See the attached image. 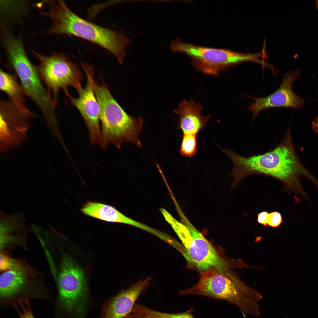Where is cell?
<instances>
[{
	"mask_svg": "<svg viewBox=\"0 0 318 318\" xmlns=\"http://www.w3.org/2000/svg\"><path fill=\"white\" fill-rule=\"evenodd\" d=\"M231 159L233 168L229 173L233 178L232 188L244 178L253 174L268 176L281 181L286 192L302 195L307 201L309 197L303 189L300 178L304 176L318 188V180L304 167L299 159L294 145L289 125L282 141L273 150L248 157L232 150L222 149Z\"/></svg>",
	"mask_w": 318,
	"mask_h": 318,
	"instance_id": "1",
	"label": "cell"
},
{
	"mask_svg": "<svg viewBox=\"0 0 318 318\" xmlns=\"http://www.w3.org/2000/svg\"><path fill=\"white\" fill-rule=\"evenodd\" d=\"M49 5L47 11L41 13L52 21L46 33L73 35L91 42L110 52L122 64L131 40L122 30L110 29L86 20L72 11L62 0L51 1Z\"/></svg>",
	"mask_w": 318,
	"mask_h": 318,
	"instance_id": "2",
	"label": "cell"
},
{
	"mask_svg": "<svg viewBox=\"0 0 318 318\" xmlns=\"http://www.w3.org/2000/svg\"><path fill=\"white\" fill-rule=\"evenodd\" d=\"M60 244L49 246L44 253L58 289L62 307L82 318L85 307L87 287L83 271L63 250Z\"/></svg>",
	"mask_w": 318,
	"mask_h": 318,
	"instance_id": "3",
	"label": "cell"
},
{
	"mask_svg": "<svg viewBox=\"0 0 318 318\" xmlns=\"http://www.w3.org/2000/svg\"><path fill=\"white\" fill-rule=\"evenodd\" d=\"M200 273L198 283L191 287L180 291L179 295H199L225 300L236 305L244 314L254 316L260 314L258 303L262 296L241 281L234 273L211 269Z\"/></svg>",
	"mask_w": 318,
	"mask_h": 318,
	"instance_id": "4",
	"label": "cell"
},
{
	"mask_svg": "<svg viewBox=\"0 0 318 318\" xmlns=\"http://www.w3.org/2000/svg\"><path fill=\"white\" fill-rule=\"evenodd\" d=\"M93 85L100 108L101 147L106 148L112 144L120 149L123 143L129 142L141 148L139 137L143 125L142 118L134 117L127 113L105 84H98L94 78Z\"/></svg>",
	"mask_w": 318,
	"mask_h": 318,
	"instance_id": "5",
	"label": "cell"
},
{
	"mask_svg": "<svg viewBox=\"0 0 318 318\" xmlns=\"http://www.w3.org/2000/svg\"><path fill=\"white\" fill-rule=\"evenodd\" d=\"M4 48L9 65L19 78L26 95L37 106L49 126L57 124L56 107L36 66L26 53L22 39H11Z\"/></svg>",
	"mask_w": 318,
	"mask_h": 318,
	"instance_id": "6",
	"label": "cell"
},
{
	"mask_svg": "<svg viewBox=\"0 0 318 318\" xmlns=\"http://www.w3.org/2000/svg\"><path fill=\"white\" fill-rule=\"evenodd\" d=\"M179 213L183 223H177L173 229L184 246L183 255L188 265L200 273L211 269L223 273L230 271V264L220 256L182 212Z\"/></svg>",
	"mask_w": 318,
	"mask_h": 318,
	"instance_id": "7",
	"label": "cell"
},
{
	"mask_svg": "<svg viewBox=\"0 0 318 318\" xmlns=\"http://www.w3.org/2000/svg\"><path fill=\"white\" fill-rule=\"evenodd\" d=\"M31 51L39 61L36 67L55 107L61 89L65 94L69 92L68 87H73L76 90L82 87L83 76L79 68L65 54L55 52L46 56Z\"/></svg>",
	"mask_w": 318,
	"mask_h": 318,
	"instance_id": "8",
	"label": "cell"
},
{
	"mask_svg": "<svg viewBox=\"0 0 318 318\" xmlns=\"http://www.w3.org/2000/svg\"><path fill=\"white\" fill-rule=\"evenodd\" d=\"M170 46L173 52L187 55L198 70L215 75L230 66L244 62H259L261 57L259 53H245L227 49L202 47L183 42L178 38L172 40Z\"/></svg>",
	"mask_w": 318,
	"mask_h": 318,
	"instance_id": "9",
	"label": "cell"
},
{
	"mask_svg": "<svg viewBox=\"0 0 318 318\" xmlns=\"http://www.w3.org/2000/svg\"><path fill=\"white\" fill-rule=\"evenodd\" d=\"M82 65L87 77L85 87L76 90L78 94L77 98L72 97L69 92L66 95L83 118L88 130L90 144L91 145L99 144L101 146L100 108L93 85L94 70L91 66L85 63Z\"/></svg>",
	"mask_w": 318,
	"mask_h": 318,
	"instance_id": "10",
	"label": "cell"
},
{
	"mask_svg": "<svg viewBox=\"0 0 318 318\" xmlns=\"http://www.w3.org/2000/svg\"><path fill=\"white\" fill-rule=\"evenodd\" d=\"M44 274L29 263L12 270L1 272V299H8L46 290Z\"/></svg>",
	"mask_w": 318,
	"mask_h": 318,
	"instance_id": "11",
	"label": "cell"
},
{
	"mask_svg": "<svg viewBox=\"0 0 318 318\" xmlns=\"http://www.w3.org/2000/svg\"><path fill=\"white\" fill-rule=\"evenodd\" d=\"M1 149L3 151L21 143L26 138L30 117L9 100L0 102Z\"/></svg>",
	"mask_w": 318,
	"mask_h": 318,
	"instance_id": "12",
	"label": "cell"
},
{
	"mask_svg": "<svg viewBox=\"0 0 318 318\" xmlns=\"http://www.w3.org/2000/svg\"><path fill=\"white\" fill-rule=\"evenodd\" d=\"M300 76L299 70L290 71L285 74L280 86L273 93L262 98L251 97L255 101L248 108L252 113V122L259 112L266 109L279 107L302 108L305 101L295 94L292 87L293 82Z\"/></svg>",
	"mask_w": 318,
	"mask_h": 318,
	"instance_id": "13",
	"label": "cell"
},
{
	"mask_svg": "<svg viewBox=\"0 0 318 318\" xmlns=\"http://www.w3.org/2000/svg\"><path fill=\"white\" fill-rule=\"evenodd\" d=\"M0 254L11 255L18 248L29 250L27 238L30 229L19 213L1 214Z\"/></svg>",
	"mask_w": 318,
	"mask_h": 318,
	"instance_id": "14",
	"label": "cell"
},
{
	"mask_svg": "<svg viewBox=\"0 0 318 318\" xmlns=\"http://www.w3.org/2000/svg\"><path fill=\"white\" fill-rule=\"evenodd\" d=\"M151 276L140 279L127 289L121 290L103 304L102 318H127L139 297L150 286Z\"/></svg>",
	"mask_w": 318,
	"mask_h": 318,
	"instance_id": "15",
	"label": "cell"
},
{
	"mask_svg": "<svg viewBox=\"0 0 318 318\" xmlns=\"http://www.w3.org/2000/svg\"><path fill=\"white\" fill-rule=\"evenodd\" d=\"M203 108L200 103L185 99L179 103L177 110L174 112L179 116L177 129L181 130L183 134L197 135L206 125L211 115L203 116L201 112Z\"/></svg>",
	"mask_w": 318,
	"mask_h": 318,
	"instance_id": "16",
	"label": "cell"
},
{
	"mask_svg": "<svg viewBox=\"0 0 318 318\" xmlns=\"http://www.w3.org/2000/svg\"><path fill=\"white\" fill-rule=\"evenodd\" d=\"M81 211L85 214L108 222L120 223L140 228L150 232L152 228L126 216L113 207L95 201H88Z\"/></svg>",
	"mask_w": 318,
	"mask_h": 318,
	"instance_id": "17",
	"label": "cell"
},
{
	"mask_svg": "<svg viewBox=\"0 0 318 318\" xmlns=\"http://www.w3.org/2000/svg\"><path fill=\"white\" fill-rule=\"evenodd\" d=\"M0 70V89L5 93L9 100L18 109L30 117L37 115L29 109L26 105L25 92L16 76Z\"/></svg>",
	"mask_w": 318,
	"mask_h": 318,
	"instance_id": "18",
	"label": "cell"
},
{
	"mask_svg": "<svg viewBox=\"0 0 318 318\" xmlns=\"http://www.w3.org/2000/svg\"><path fill=\"white\" fill-rule=\"evenodd\" d=\"M194 309L191 308L184 312L171 313L155 310L147 307L142 310L139 318H195L193 313Z\"/></svg>",
	"mask_w": 318,
	"mask_h": 318,
	"instance_id": "19",
	"label": "cell"
},
{
	"mask_svg": "<svg viewBox=\"0 0 318 318\" xmlns=\"http://www.w3.org/2000/svg\"><path fill=\"white\" fill-rule=\"evenodd\" d=\"M197 135L183 134L180 145V154L187 158H191L196 154L197 151Z\"/></svg>",
	"mask_w": 318,
	"mask_h": 318,
	"instance_id": "20",
	"label": "cell"
},
{
	"mask_svg": "<svg viewBox=\"0 0 318 318\" xmlns=\"http://www.w3.org/2000/svg\"><path fill=\"white\" fill-rule=\"evenodd\" d=\"M26 298L20 300L19 304V308L16 306L20 318H35L31 311L28 300Z\"/></svg>",
	"mask_w": 318,
	"mask_h": 318,
	"instance_id": "21",
	"label": "cell"
},
{
	"mask_svg": "<svg viewBox=\"0 0 318 318\" xmlns=\"http://www.w3.org/2000/svg\"><path fill=\"white\" fill-rule=\"evenodd\" d=\"M282 222V218L280 212L275 211L269 213L268 226L276 227L279 226Z\"/></svg>",
	"mask_w": 318,
	"mask_h": 318,
	"instance_id": "22",
	"label": "cell"
},
{
	"mask_svg": "<svg viewBox=\"0 0 318 318\" xmlns=\"http://www.w3.org/2000/svg\"><path fill=\"white\" fill-rule=\"evenodd\" d=\"M269 213L264 211L259 213L257 216V221L260 224L265 226H268V221Z\"/></svg>",
	"mask_w": 318,
	"mask_h": 318,
	"instance_id": "23",
	"label": "cell"
},
{
	"mask_svg": "<svg viewBox=\"0 0 318 318\" xmlns=\"http://www.w3.org/2000/svg\"><path fill=\"white\" fill-rule=\"evenodd\" d=\"M312 128L315 133L318 134V116H317L312 122Z\"/></svg>",
	"mask_w": 318,
	"mask_h": 318,
	"instance_id": "24",
	"label": "cell"
}]
</instances>
